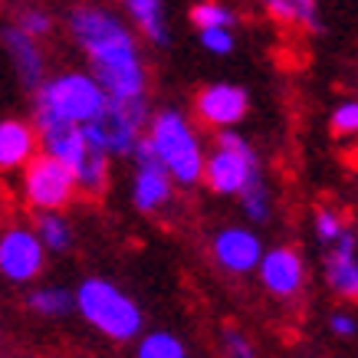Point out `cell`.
<instances>
[{
    "label": "cell",
    "instance_id": "6da1fadb",
    "mask_svg": "<svg viewBox=\"0 0 358 358\" xmlns=\"http://www.w3.org/2000/svg\"><path fill=\"white\" fill-rule=\"evenodd\" d=\"M69 36L89 56V73L141 63L135 33L129 30V23H122L119 13L106 10V7H92V3L73 7V13H69Z\"/></svg>",
    "mask_w": 358,
    "mask_h": 358
},
{
    "label": "cell",
    "instance_id": "7a4b0ae2",
    "mask_svg": "<svg viewBox=\"0 0 358 358\" xmlns=\"http://www.w3.org/2000/svg\"><path fill=\"white\" fill-rule=\"evenodd\" d=\"M148 138L155 145V155L162 158V164L174 178V185L194 187L197 181H204L207 152L185 112L178 109L155 112L152 125H148Z\"/></svg>",
    "mask_w": 358,
    "mask_h": 358
},
{
    "label": "cell",
    "instance_id": "3957f363",
    "mask_svg": "<svg viewBox=\"0 0 358 358\" xmlns=\"http://www.w3.org/2000/svg\"><path fill=\"white\" fill-rule=\"evenodd\" d=\"M76 309L92 329L112 342H129L141 336V309L122 286L102 276H89L76 286Z\"/></svg>",
    "mask_w": 358,
    "mask_h": 358
},
{
    "label": "cell",
    "instance_id": "277c9868",
    "mask_svg": "<svg viewBox=\"0 0 358 358\" xmlns=\"http://www.w3.org/2000/svg\"><path fill=\"white\" fill-rule=\"evenodd\" d=\"M109 96L102 92L92 73H59L36 89V112L33 115H53V119L89 125L106 109Z\"/></svg>",
    "mask_w": 358,
    "mask_h": 358
},
{
    "label": "cell",
    "instance_id": "5b68a950",
    "mask_svg": "<svg viewBox=\"0 0 358 358\" xmlns=\"http://www.w3.org/2000/svg\"><path fill=\"white\" fill-rule=\"evenodd\" d=\"M257 178H263V171H260V158L253 152V145L240 131L220 129L217 138H214V148L207 152L204 185L214 194L240 197L247 191L250 181H257Z\"/></svg>",
    "mask_w": 358,
    "mask_h": 358
},
{
    "label": "cell",
    "instance_id": "8992f818",
    "mask_svg": "<svg viewBox=\"0 0 358 358\" xmlns=\"http://www.w3.org/2000/svg\"><path fill=\"white\" fill-rule=\"evenodd\" d=\"M152 125L148 99H131V102H106V109L96 119L83 125L89 145H96L109 158H131L138 138Z\"/></svg>",
    "mask_w": 358,
    "mask_h": 358
},
{
    "label": "cell",
    "instance_id": "52a82bcc",
    "mask_svg": "<svg viewBox=\"0 0 358 358\" xmlns=\"http://www.w3.org/2000/svg\"><path fill=\"white\" fill-rule=\"evenodd\" d=\"M79 194L76 174L53 155H36L23 168V197L36 210H63Z\"/></svg>",
    "mask_w": 358,
    "mask_h": 358
},
{
    "label": "cell",
    "instance_id": "ba28073f",
    "mask_svg": "<svg viewBox=\"0 0 358 358\" xmlns=\"http://www.w3.org/2000/svg\"><path fill=\"white\" fill-rule=\"evenodd\" d=\"M131 164H135V178H131V204L141 214H155L162 210L174 194V178L162 164V158L155 155V145L148 135H141L135 152H131Z\"/></svg>",
    "mask_w": 358,
    "mask_h": 358
},
{
    "label": "cell",
    "instance_id": "9c48e42d",
    "mask_svg": "<svg viewBox=\"0 0 358 358\" xmlns=\"http://www.w3.org/2000/svg\"><path fill=\"white\" fill-rule=\"evenodd\" d=\"M43 263L46 247L33 227H7L0 234V273L10 282H33Z\"/></svg>",
    "mask_w": 358,
    "mask_h": 358
},
{
    "label": "cell",
    "instance_id": "30bf717a",
    "mask_svg": "<svg viewBox=\"0 0 358 358\" xmlns=\"http://www.w3.org/2000/svg\"><path fill=\"white\" fill-rule=\"evenodd\" d=\"M197 119L214 125V129H234L247 119L250 112V92L237 83H210L197 92L194 99Z\"/></svg>",
    "mask_w": 358,
    "mask_h": 358
},
{
    "label": "cell",
    "instance_id": "8fae6325",
    "mask_svg": "<svg viewBox=\"0 0 358 358\" xmlns=\"http://www.w3.org/2000/svg\"><path fill=\"white\" fill-rule=\"evenodd\" d=\"M257 273H260L263 289L270 296H276V299H293L306 282L303 253L296 247H273L263 253Z\"/></svg>",
    "mask_w": 358,
    "mask_h": 358
},
{
    "label": "cell",
    "instance_id": "7c38bea8",
    "mask_svg": "<svg viewBox=\"0 0 358 358\" xmlns=\"http://www.w3.org/2000/svg\"><path fill=\"white\" fill-rule=\"evenodd\" d=\"M210 253H214L220 270L243 276V273H253L260 266L266 250H263L260 237L250 227H224L217 230V237L210 243Z\"/></svg>",
    "mask_w": 358,
    "mask_h": 358
},
{
    "label": "cell",
    "instance_id": "4fadbf2b",
    "mask_svg": "<svg viewBox=\"0 0 358 358\" xmlns=\"http://www.w3.org/2000/svg\"><path fill=\"white\" fill-rule=\"evenodd\" d=\"M33 125L40 131V145H43V155H53L63 164H73L86 155L89 138L83 125H73V122L53 119V115H33Z\"/></svg>",
    "mask_w": 358,
    "mask_h": 358
},
{
    "label": "cell",
    "instance_id": "5bb4252c",
    "mask_svg": "<svg viewBox=\"0 0 358 358\" xmlns=\"http://www.w3.org/2000/svg\"><path fill=\"white\" fill-rule=\"evenodd\" d=\"M0 43H3V50L10 56V63H13V69H17L20 83L36 92V89L46 83L43 79L46 76V59H43V53H40V43L33 40L30 33H23L17 23L0 30Z\"/></svg>",
    "mask_w": 358,
    "mask_h": 358
},
{
    "label": "cell",
    "instance_id": "9a60e30c",
    "mask_svg": "<svg viewBox=\"0 0 358 358\" xmlns=\"http://www.w3.org/2000/svg\"><path fill=\"white\" fill-rule=\"evenodd\" d=\"M326 280L336 296H342V299H358V240L352 230H342V237L329 250Z\"/></svg>",
    "mask_w": 358,
    "mask_h": 358
},
{
    "label": "cell",
    "instance_id": "2e32d148",
    "mask_svg": "<svg viewBox=\"0 0 358 358\" xmlns=\"http://www.w3.org/2000/svg\"><path fill=\"white\" fill-rule=\"evenodd\" d=\"M40 131L23 119H0V171H17L36 158Z\"/></svg>",
    "mask_w": 358,
    "mask_h": 358
},
{
    "label": "cell",
    "instance_id": "e0dca14e",
    "mask_svg": "<svg viewBox=\"0 0 358 358\" xmlns=\"http://www.w3.org/2000/svg\"><path fill=\"white\" fill-rule=\"evenodd\" d=\"M122 7L129 10L131 23L138 27L148 43L158 50L171 46V30H168V17H164V0H122Z\"/></svg>",
    "mask_w": 358,
    "mask_h": 358
},
{
    "label": "cell",
    "instance_id": "ac0fdd59",
    "mask_svg": "<svg viewBox=\"0 0 358 358\" xmlns=\"http://www.w3.org/2000/svg\"><path fill=\"white\" fill-rule=\"evenodd\" d=\"M263 7H266L273 20L286 23V27L322 33V17H319V3L315 0H263Z\"/></svg>",
    "mask_w": 358,
    "mask_h": 358
},
{
    "label": "cell",
    "instance_id": "d6986e66",
    "mask_svg": "<svg viewBox=\"0 0 358 358\" xmlns=\"http://www.w3.org/2000/svg\"><path fill=\"white\" fill-rule=\"evenodd\" d=\"M109 162H112V158L102 152V148L89 145L86 155L73 164V174H76V185H79V191H83V194L99 197L106 187H109Z\"/></svg>",
    "mask_w": 358,
    "mask_h": 358
},
{
    "label": "cell",
    "instance_id": "ffe728a7",
    "mask_svg": "<svg viewBox=\"0 0 358 358\" xmlns=\"http://www.w3.org/2000/svg\"><path fill=\"white\" fill-rule=\"evenodd\" d=\"M76 306V293H69L63 286H36L30 296H27V309L36 315H46V319H59L69 309Z\"/></svg>",
    "mask_w": 358,
    "mask_h": 358
},
{
    "label": "cell",
    "instance_id": "44dd1931",
    "mask_svg": "<svg viewBox=\"0 0 358 358\" xmlns=\"http://www.w3.org/2000/svg\"><path fill=\"white\" fill-rule=\"evenodd\" d=\"M33 230L40 234L43 247L53 250V253H66V250L73 247V227H69V220H66L59 210H40Z\"/></svg>",
    "mask_w": 358,
    "mask_h": 358
},
{
    "label": "cell",
    "instance_id": "7402d4cb",
    "mask_svg": "<svg viewBox=\"0 0 358 358\" xmlns=\"http://www.w3.org/2000/svg\"><path fill=\"white\" fill-rule=\"evenodd\" d=\"M135 358H187V348L174 332H148L135 348Z\"/></svg>",
    "mask_w": 358,
    "mask_h": 358
},
{
    "label": "cell",
    "instance_id": "603a6c76",
    "mask_svg": "<svg viewBox=\"0 0 358 358\" xmlns=\"http://www.w3.org/2000/svg\"><path fill=\"white\" fill-rule=\"evenodd\" d=\"M191 23H194L197 30H210V27H227V30H234V27H237V13L230 10L227 3L204 0V3H194V7H191Z\"/></svg>",
    "mask_w": 358,
    "mask_h": 358
},
{
    "label": "cell",
    "instance_id": "cb8c5ba5",
    "mask_svg": "<svg viewBox=\"0 0 358 358\" xmlns=\"http://www.w3.org/2000/svg\"><path fill=\"white\" fill-rule=\"evenodd\" d=\"M240 201H243V210H247V217L253 220V224H266V220H270L273 197H270V187H266V181H263V178L250 181L247 191L240 194Z\"/></svg>",
    "mask_w": 358,
    "mask_h": 358
},
{
    "label": "cell",
    "instance_id": "d4e9b609",
    "mask_svg": "<svg viewBox=\"0 0 358 358\" xmlns=\"http://www.w3.org/2000/svg\"><path fill=\"white\" fill-rule=\"evenodd\" d=\"M329 129H332V135H342V138L358 135V99L338 102L332 109V115H329Z\"/></svg>",
    "mask_w": 358,
    "mask_h": 358
},
{
    "label": "cell",
    "instance_id": "484cf974",
    "mask_svg": "<svg viewBox=\"0 0 358 358\" xmlns=\"http://www.w3.org/2000/svg\"><path fill=\"white\" fill-rule=\"evenodd\" d=\"M220 352H224V358H260L257 348H253V342L234 326L224 329V336H220Z\"/></svg>",
    "mask_w": 358,
    "mask_h": 358
},
{
    "label": "cell",
    "instance_id": "4316f807",
    "mask_svg": "<svg viewBox=\"0 0 358 358\" xmlns=\"http://www.w3.org/2000/svg\"><path fill=\"white\" fill-rule=\"evenodd\" d=\"M17 27L23 33H30L33 40H40V36H46V33L53 30V17L46 10H40V7H27V10L17 13Z\"/></svg>",
    "mask_w": 358,
    "mask_h": 358
},
{
    "label": "cell",
    "instance_id": "83f0119b",
    "mask_svg": "<svg viewBox=\"0 0 358 358\" xmlns=\"http://www.w3.org/2000/svg\"><path fill=\"white\" fill-rule=\"evenodd\" d=\"M197 36H201V46H204L210 56H230L234 53V30H227V27L197 30Z\"/></svg>",
    "mask_w": 358,
    "mask_h": 358
},
{
    "label": "cell",
    "instance_id": "f1b7e54d",
    "mask_svg": "<svg viewBox=\"0 0 358 358\" xmlns=\"http://www.w3.org/2000/svg\"><path fill=\"white\" fill-rule=\"evenodd\" d=\"M313 224H315V237L322 240V243H329V247H332V243L342 237V230H345L342 227V217H338L336 210H329V207L326 210H315Z\"/></svg>",
    "mask_w": 358,
    "mask_h": 358
},
{
    "label": "cell",
    "instance_id": "f546056e",
    "mask_svg": "<svg viewBox=\"0 0 358 358\" xmlns=\"http://www.w3.org/2000/svg\"><path fill=\"white\" fill-rule=\"evenodd\" d=\"M329 329H332V336H338V338H352L358 332V319L348 313H332Z\"/></svg>",
    "mask_w": 358,
    "mask_h": 358
}]
</instances>
